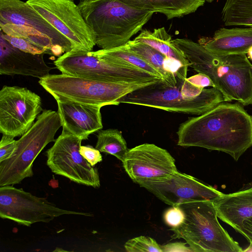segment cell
<instances>
[{"instance_id": "obj_10", "label": "cell", "mask_w": 252, "mask_h": 252, "mask_svg": "<svg viewBox=\"0 0 252 252\" xmlns=\"http://www.w3.org/2000/svg\"><path fill=\"white\" fill-rule=\"evenodd\" d=\"M65 215L92 217L91 213L58 207L46 198L34 196L13 185L0 187V217L27 226L38 222H49Z\"/></svg>"}, {"instance_id": "obj_8", "label": "cell", "mask_w": 252, "mask_h": 252, "mask_svg": "<svg viewBox=\"0 0 252 252\" xmlns=\"http://www.w3.org/2000/svg\"><path fill=\"white\" fill-rule=\"evenodd\" d=\"M61 126L57 112L43 110L31 127L17 140L12 156L0 162V186L19 184L32 177L34 160L49 143L55 142V134Z\"/></svg>"}, {"instance_id": "obj_27", "label": "cell", "mask_w": 252, "mask_h": 252, "mask_svg": "<svg viewBox=\"0 0 252 252\" xmlns=\"http://www.w3.org/2000/svg\"><path fill=\"white\" fill-rule=\"evenodd\" d=\"M0 35L13 47L26 53L36 55L47 54L44 49L37 46L29 41L6 35L1 31Z\"/></svg>"}, {"instance_id": "obj_24", "label": "cell", "mask_w": 252, "mask_h": 252, "mask_svg": "<svg viewBox=\"0 0 252 252\" xmlns=\"http://www.w3.org/2000/svg\"><path fill=\"white\" fill-rule=\"evenodd\" d=\"M221 15L225 26L252 27V0H226Z\"/></svg>"}, {"instance_id": "obj_9", "label": "cell", "mask_w": 252, "mask_h": 252, "mask_svg": "<svg viewBox=\"0 0 252 252\" xmlns=\"http://www.w3.org/2000/svg\"><path fill=\"white\" fill-rule=\"evenodd\" d=\"M54 63L62 74L103 81L156 82L163 80L125 63L106 62L93 55L91 51L72 50L59 57Z\"/></svg>"}, {"instance_id": "obj_30", "label": "cell", "mask_w": 252, "mask_h": 252, "mask_svg": "<svg viewBox=\"0 0 252 252\" xmlns=\"http://www.w3.org/2000/svg\"><path fill=\"white\" fill-rule=\"evenodd\" d=\"M79 152L92 166L102 160L100 152L91 145L81 146Z\"/></svg>"}, {"instance_id": "obj_16", "label": "cell", "mask_w": 252, "mask_h": 252, "mask_svg": "<svg viewBox=\"0 0 252 252\" xmlns=\"http://www.w3.org/2000/svg\"><path fill=\"white\" fill-rule=\"evenodd\" d=\"M218 217L252 244V186L213 201Z\"/></svg>"}, {"instance_id": "obj_4", "label": "cell", "mask_w": 252, "mask_h": 252, "mask_svg": "<svg viewBox=\"0 0 252 252\" xmlns=\"http://www.w3.org/2000/svg\"><path fill=\"white\" fill-rule=\"evenodd\" d=\"M118 102L170 112L199 115L225 102V99L217 88H200L187 77L179 81L175 86L159 80L127 94Z\"/></svg>"}, {"instance_id": "obj_34", "label": "cell", "mask_w": 252, "mask_h": 252, "mask_svg": "<svg viewBox=\"0 0 252 252\" xmlns=\"http://www.w3.org/2000/svg\"><path fill=\"white\" fill-rule=\"evenodd\" d=\"M243 252H252V244H250V246Z\"/></svg>"}, {"instance_id": "obj_6", "label": "cell", "mask_w": 252, "mask_h": 252, "mask_svg": "<svg viewBox=\"0 0 252 252\" xmlns=\"http://www.w3.org/2000/svg\"><path fill=\"white\" fill-rule=\"evenodd\" d=\"M185 220L172 228L175 238H182L194 252H242V248L220 223L213 201L189 202L179 205Z\"/></svg>"}, {"instance_id": "obj_33", "label": "cell", "mask_w": 252, "mask_h": 252, "mask_svg": "<svg viewBox=\"0 0 252 252\" xmlns=\"http://www.w3.org/2000/svg\"><path fill=\"white\" fill-rule=\"evenodd\" d=\"M249 58L252 60V46L249 49L247 53Z\"/></svg>"}, {"instance_id": "obj_14", "label": "cell", "mask_w": 252, "mask_h": 252, "mask_svg": "<svg viewBox=\"0 0 252 252\" xmlns=\"http://www.w3.org/2000/svg\"><path fill=\"white\" fill-rule=\"evenodd\" d=\"M139 185L171 206L192 201H213L223 193L195 177L178 171L165 178L143 182Z\"/></svg>"}, {"instance_id": "obj_28", "label": "cell", "mask_w": 252, "mask_h": 252, "mask_svg": "<svg viewBox=\"0 0 252 252\" xmlns=\"http://www.w3.org/2000/svg\"><path fill=\"white\" fill-rule=\"evenodd\" d=\"M185 213L179 206H173L167 210L163 216L166 224L172 228L179 226L184 221Z\"/></svg>"}, {"instance_id": "obj_15", "label": "cell", "mask_w": 252, "mask_h": 252, "mask_svg": "<svg viewBox=\"0 0 252 252\" xmlns=\"http://www.w3.org/2000/svg\"><path fill=\"white\" fill-rule=\"evenodd\" d=\"M123 167L133 182L161 179L177 171L175 159L166 150L145 143L129 149Z\"/></svg>"}, {"instance_id": "obj_2", "label": "cell", "mask_w": 252, "mask_h": 252, "mask_svg": "<svg viewBox=\"0 0 252 252\" xmlns=\"http://www.w3.org/2000/svg\"><path fill=\"white\" fill-rule=\"evenodd\" d=\"M198 73L208 76L225 101L252 104V64L246 54L218 55L199 43L185 38L172 40Z\"/></svg>"}, {"instance_id": "obj_3", "label": "cell", "mask_w": 252, "mask_h": 252, "mask_svg": "<svg viewBox=\"0 0 252 252\" xmlns=\"http://www.w3.org/2000/svg\"><path fill=\"white\" fill-rule=\"evenodd\" d=\"M78 6L101 49L125 45L154 13L120 0H80Z\"/></svg>"}, {"instance_id": "obj_26", "label": "cell", "mask_w": 252, "mask_h": 252, "mask_svg": "<svg viewBox=\"0 0 252 252\" xmlns=\"http://www.w3.org/2000/svg\"><path fill=\"white\" fill-rule=\"evenodd\" d=\"M124 247L127 252H162L161 246L155 240L144 236L128 240Z\"/></svg>"}, {"instance_id": "obj_31", "label": "cell", "mask_w": 252, "mask_h": 252, "mask_svg": "<svg viewBox=\"0 0 252 252\" xmlns=\"http://www.w3.org/2000/svg\"><path fill=\"white\" fill-rule=\"evenodd\" d=\"M162 252H194L187 243L175 242L162 246Z\"/></svg>"}, {"instance_id": "obj_12", "label": "cell", "mask_w": 252, "mask_h": 252, "mask_svg": "<svg viewBox=\"0 0 252 252\" xmlns=\"http://www.w3.org/2000/svg\"><path fill=\"white\" fill-rule=\"evenodd\" d=\"M82 140L62 130L52 147L46 151L47 165L55 174L79 184L98 188L100 182L97 169L80 153Z\"/></svg>"}, {"instance_id": "obj_21", "label": "cell", "mask_w": 252, "mask_h": 252, "mask_svg": "<svg viewBox=\"0 0 252 252\" xmlns=\"http://www.w3.org/2000/svg\"><path fill=\"white\" fill-rule=\"evenodd\" d=\"M135 7L153 13L163 14L168 20L195 12L205 0H120Z\"/></svg>"}, {"instance_id": "obj_29", "label": "cell", "mask_w": 252, "mask_h": 252, "mask_svg": "<svg viewBox=\"0 0 252 252\" xmlns=\"http://www.w3.org/2000/svg\"><path fill=\"white\" fill-rule=\"evenodd\" d=\"M12 136L2 134L0 141V162L9 158L13 154L17 140Z\"/></svg>"}, {"instance_id": "obj_11", "label": "cell", "mask_w": 252, "mask_h": 252, "mask_svg": "<svg viewBox=\"0 0 252 252\" xmlns=\"http://www.w3.org/2000/svg\"><path fill=\"white\" fill-rule=\"evenodd\" d=\"M27 2L71 43L72 50L92 51L93 32L73 0H28Z\"/></svg>"}, {"instance_id": "obj_20", "label": "cell", "mask_w": 252, "mask_h": 252, "mask_svg": "<svg viewBox=\"0 0 252 252\" xmlns=\"http://www.w3.org/2000/svg\"><path fill=\"white\" fill-rule=\"evenodd\" d=\"M125 46L153 66L160 74L163 81L169 85L175 86L179 81L187 78L188 67L167 57L150 45L130 40Z\"/></svg>"}, {"instance_id": "obj_7", "label": "cell", "mask_w": 252, "mask_h": 252, "mask_svg": "<svg viewBox=\"0 0 252 252\" xmlns=\"http://www.w3.org/2000/svg\"><path fill=\"white\" fill-rule=\"evenodd\" d=\"M38 83L56 101L103 107L118 105L119 100L127 94L156 82H107L62 73L49 74Z\"/></svg>"}, {"instance_id": "obj_5", "label": "cell", "mask_w": 252, "mask_h": 252, "mask_svg": "<svg viewBox=\"0 0 252 252\" xmlns=\"http://www.w3.org/2000/svg\"><path fill=\"white\" fill-rule=\"evenodd\" d=\"M1 31L26 39L58 57L73 49L70 42L27 1L0 0Z\"/></svg>"}, {"instance_id": "obj_18", "label": "cell", "mask_w": 252, "mask_h": 252, "mask_svg": "<svg viewBox=\"0 0 252 252\" xmlns=\"http://www.w3.org/2000/svg\"><path fill=\"white\" fill-rule=\"evenodd\" d=\"M44 54H32L11 45L0 35V74L21 75L40 79L54 68L48 65Z\"/></svg>"}, {"instance_id": "obj_35", "label": "cell", "mask_w": 252, "mask_h": 252, "mask_svg": "<svg viewBox=\"0 0 252 252\" xmlns=\"http://www.w3.org/2000/svg\"><path fill=\"white\" fill-rule=\"evenodd\" d=\"M205 1H207L208 2H212L214 0H205Z\"/></svg>"}, {"instance_id": "obj_1", "label": "cell", "mask_w": 252, "mask_h": 252, "mask_svg": "<svg viewBox=\"0 0 252 252\" xmlns=\"http://www.w3.org/2000/svg\"><path fill=\"white\" fill-rule=\"evenodd\" d=\"M179 126L177 145L224 152L238 160L252 146V117L237 103L221 102Z\"/></svg>"}, {"instance_id": "obj_36", "label": "cell", "mask_w": 252, "mask_h": 252, "mask_svg": "<svg viewBox=\"0 0 252 252\" xmlns=\"http://www.w3.org/2000/svg\"></svg>"}, {"instance_id": "obj_32", "label": "cell", "mask_w": 252, "mask_h": 252, "mask_svg": "<svg viewBox=\"0 0 252 252\" xmlns=\"http://www.w3.org/2000/svg\"><path fill=\"white\" fill-rule=\"evenodd\" d=\"M193 84L200 88H205L207 87H215L214 84L211 79L206 75L201 73L189 77Z\"/></svg>"}, {"instance_id": "obj_23", "label": "cell", "mask_w": 252, "mask_h": 252, "mask_svg": "<svg viewBox=\"0 0 252 252\" xmlns=\"http://www.w3.org/2000/svg\"><path fill=\"white\" fill-rule=\"evenodd\" d=\"M98 58L110 63L123 62L138 67L162 80L160 74L139 55L128 49L125 45L110 49L91 51Z\"/></svg>"}, {"instance_id": "obj_25", "label": "cell", "mask_w": 252, "mask_h": 252, "mask_svg": "<svg viewBox=\"0 0 252 252\" xmlns=\"http://www.w3.org/2000/svg\"><path fill=\"white\" fill-rule=\"evenodd\" d=\"M95 148L100 152L115 156L122 161L129 150L121 132L114 128L98 131Z\"/></svg>"}, {"instance_id": "obj_13", "label": "cell", "mask_w": 252, "mask_h": 252, "mask_svg": "<svg viewBox=\"0 0 252 252\" xmlns=\"http://www.w3.org/2000/svg\"><path fill=\"white\" fill-rule=\"evenodd\" d=\"M39 95L28 89L3 86L0 91V132L22 136L43 110Z\"/></svg>"}, {"instance_id": "obj_19", "label": "cell", "mask_w": 252, "mask_h": 252, "mask_svg": "<svg viewBox=\"0 0 252 252\" xmlns=\"http://www.w3.org/2000/svg\"><path fill=\"white\" fill-rule=\"evenodd\" d=\"M198 41L216 55L246 54L252 46V27L220 28L212 37L202 38Z\"/></svg>"}, {"instance_id": "obj_17", "label": "cell", "mask_w": 252, "mask_h": 252, "mask_svg": "<svg viewBox=\"0 0 252 252\" xmlns=\"http://www.w3.org/2000/svg\"><path fill=\"white\" fill-rule=\"evenodd\" d=\"M63 130L83 140L103 128L101 106L70 101H57Z\"/></svg>"}, {"instance_id": "obj_22", "label": "cell", "mask_w": 252, "mask_h": 252, "mask_svg": "<svg viewBox=\"0 0 252 252\" xmlns=\"http://www.w3.org/2000/svg\"><path fill=\"white\" fill-rule=\"evenodd\" d=\"M134 40L144 43L156 49L165 56L181 63L189 67L190 63L181 51L172 43L171 35L164 27L155 29L153 32L142 30Z\"/></svg>"}]
</instances>
